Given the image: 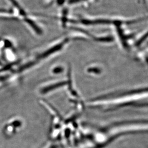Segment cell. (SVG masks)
I'll list each match as a JSON object with an SVG mask.
<instances>
[{
    "label": "cell",
    "instance_id": "1",
    "mask_svg": "<svg viewBox=\"0 0 148 148\" xmlns=\"http://www.w3.org/2000/svg\"><path fill=\"white\" fill-rule=\"evenodd\" d=\"M26 21L27 23H29V24L33 28V29L37 33H38V34H40V33H41V30H40V29L36 26V24L32 20H29V19H26Z\"/></svg>",
    "mask_w": 148,
    "mask_h": 148
}]
</instances>
